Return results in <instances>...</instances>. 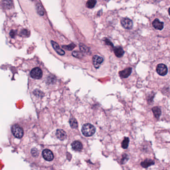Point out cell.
I'll list each match as a JSON object with an SVG mask.
<instances>
[{
    "instance_id": "obj_1",
    "label": "cell",
    "mask_w": 170,
    "mask_h": 170,
    "mask_svg": "<svg viewBox=\"0 0 170 170\" xmlns=\"http://www.w3.org/2000/svg\"><path fill=\"white\" fill-rule=\"evenodd\" d=\"M11 131L13 135L18 139L21 138L24 134L23 128L18 123H15L12 125Z\"/></svg>"
},
{
    "instance_id": "obj_2",
    "label": "cell",
    "mask_w": 170,
    "mask_h": 170,
    "mask_svg": "<svg viewBox=\"0 0 170 170\" xmlns=\"http://www.w3.org/2000/svg\"><path fill=\"white\" fill-rule=\"evenodd\" d=\"M96 128L94 126L89 123H86L82 126V132L83 135L86 137L92 136L95 134Z\"/></svg>"
},
{
    "instance_id": "obj_3",
    "label": "cell",
    "mask_w": 170,
    "mask_h": 170,
    "mask_svg": "<svg viewBox=\"0 0 170 170\" xmlns=\"http://www.w3.org/2000/svg\"><path fill=\"white\" fill-rule=\"evenodd\" d=\"M30 77L34 79H40L42 77V71L39 67L33 68L30 72Z\"/></svg>"
},
{
    "instance_id": "obj_4",
    "label": "cell",
    "mask_w": 170,
    "mask_h": 170,
    "mask_svg": "<svg viewBox=\"0 0 170 170\" xmlns=\"http://www.w3.org/2000/svg\"><path fill=\"white\" fill-rule=\"evenodd\" d=\"M156 71L160 76H165L168 73L167 67L164 64H159L156 67Z\"/></svg>"
},
{
    "instance_id": "obj_5",
    "label": "cell",
    "mask_w": 170,
    "mask_h": 170,
    "mask_svg": "<svg viewBox=\"0 0 170 170\" xmlns=\"http://www.w3.org/2000/svg\"><path fill=\"white\" fill-rule=\"evenodd\" d=\"M121 24L122 26L124 28L130 29L132 28L133 27V22L132 21L128 18H123L121 20Z\"/></svg>"
},
{
    "instance_id": "obj_6",
    "label": "cell",
    "mask_w": 170,
    "mask_h": 170,
    "mask_svg": "<svg viewBox=\"0 0 170 170\" xmlns=\"http://www.w3.org/2000/svg\"><path fill=\"white\" fill-rule=\"evenodd\" d=\"M42 156L46 161H51L53 160V154L49 149H45L43 151Z\"/></svg>"
},
{
    "instance_id": "obj_7",
    "label": "cell",
    "mask_w": 170,
    "mask_h": 170,
    "mask_svg": "<svg viewBox=\"0 0 170 170\" xmlns=\"http://www.w3.org/2000/svg\"><path fill=\"white\" fill-rule=\"evenodd\" d=\"M103 61V58L99 56L98 55H95L93 58V65L96 68H98Z\"/></svg>"
},
{
    "instance_id": "obj_8",
    "label": "cell",
    "mask_w": 170,
    "mask_h": 170,
    "mask_svg": "<svg viewBox=\"0 0 170 170\" xmlns=\"http://www.w3.org/2000/svg\"><path fill=\"white\" fill-rule=\"evenodd\" d=\"M152 26L156 29L161 30L164 27V23L159 19H155L152 22Z\"/></svg>"
},
{
    "instance_id": "obj_9",
    "label": "cell",
    "mask_w": 170,
    "mask_h": 170,
    "mask_svg": "<svg viewBox=\"0 0 170 170\" xmlns=\"http://www.w3.org/2000/svg\"><path fill=\"white\" fill-rule=\"evenodd\" d=\"M72 149L76 151H80L83 149V145L79 141H75L71 144Z\"/></svg>"
},
{
    "instance_id": "obj_10",
    "label": "cell",
    "mask_w": 170,
    "mask_h": 170,
    "mask_svg": "<svg viewBox=\"0 0 170 170\" xmlns=\"http://www.w3.org/2000/svg\"><path fill=\"white\" fill-rule=\"evenodd\" d=\"M131 72H132V68H127L119 72V74L121 78H126L131 74Z\"/></svg>"
},
{
    "instance_id": "obj_11",
    "label": "cell",
    "mask_w": 170,
    "mask_h": 170,
    "mask_svg": "<svg viewBox=\"0 0 170 170\" xmlns=\"http://www.w3.org/2000/svg\"><path fill=\"white\" fill-rule=\"evenodd\" d=\"M56 135L57 137L60 140H64L67 138V134L66 132L62 129L57 130Z\"/></svg>"
},
{
    "instance_id": "obj_12",
    "label": "cell",
    "mask_w": 170,
    "mask_h": 170,
    "mask_svg": "<svg viewBox=\"0 0 170 170\" xmlns=\"http://www.w3.org/2000/svg\"><path fill=\"white\" fill-rule=\"evenodd\" d=\"M51 43L52 44L54 49H55V50L56 51V52L57 53L60 55H64L65 54L64 51L60 48L58 44H57L56 42H55V41H53L52 40L51 41Z\"/></svg>"
},
{
    "instance_id": "obj_13",
    "label": "cell",
    "mask_w": 170,
    "mask_h": 170,
    "mask_svg": "<svg viewBox=\"0 0 170 170\" xmlns=\"http://www.w3.org/2000/svg\"><path fill=\"white\" fill-rule=\"evenodd\" d=\"M114 52L117 57H121L124 53V51L121 47H116L114 49Z\"/></svg>"
},
{
    "instance_id": "obj_14",
    "label": "cell",
    "mask_w": 170,
    "mask_h": 170,
    "mask_svg": "<svg viewBox=\"0 0 170 170\" xmlns=\"http://www.w3.org/2000/svg\"><path fill=\"white\" fill-rule=\"evenodd\" d=\"M152 110L154 116L157 119L159 118L161 115V110L160 108L158 107H155L152 108Z\"/></svg>"
},
{
    "instance_id": "obj_15",
    "label": "cell",
    "mask_w": 170,
    "mask_h": 170,
    "mask_svg": "<svg viewBox=\"0 0 170 170\" xmlns=\"http://www.w3.org/2000/svg\"><path fill=\"white\" fill-rule=\"evenodd\" d=\"M154 164V162L151 160H149V159H146L145 160L142 162L141 164V165L143 167V168H148V167L152 166Z\"/></svg>"
},
{
    "instance_id": "obj_16",
    "label": "cell",
    "mask_w": 170,
    "mask_h": 170,
    "mask_svg": "<svg viewBox=\"0 0 170 170\" xmlns=\"http://www.w3.org/2000/svg\"><path fill=\"white\" fill-rule=\"evenodd\" d=\"M36 9L37 10V12L38 15H39L41 16H43L44 14V9L42 7V6L39 4L37 3L36 5Z\"/></svg>"
},
{
    "instance_id": "obj_17",
    "label": "cell",
    "mask_w": 170,
    "mask_h": 170,
    "mask_svg": "<svg viewBox=\"0 0 170 170\" xmlns=\"http://www.w3.org/2000/svg\"><path fill=\"white\" fill-rule=\"evenodd\" d=\"M96 3H97L96 0H88V2H87L86 6L88 8L92 9L95 6Z\"/></svg>"
},
{
    "instance_id": "obj_18",
    "label": "cell",
    "mask_w": 170,
    "mask_h": 170,
    "mask_svg": "<svg viewBox=\"0 0 170 170\" xmlns=\"http://www.w3.org/2000/svg\"><path fill=\"white\" fill-rule=\"evenodd\" d=\"M70 124L72 128H76L78 127V122L76 119L74 118H72L69 121Z\"/></svg>"
},
{
    "instance_id": "obj_19",
    "label": "cell",
    "mask_w": 170,
    "mask_h": 170,
    "mask_svg": "<svg viewBox=\"0 0 170 170\" xmlns=\"http://www.w3.org/2000/svg\"><path fill=\"white\" fill-rule=\"evenodd\" d=\"M129 139L128 137H125L124 140H123L122 142L121 143V146L123 149H126L129 144Z\"/></svg>"
},
{
    "instance_id": "obj_20",
    "label": "cell",
    "mask_w": 170,
    "mask_h": 170,
    "mask_svg": "<svg viewBox=\"0 0 170 170\" xmlns=\"http://www.w3.org/2000/svg\"><path fill=\"white\" fill-rule=\"evenodd\" d=\"M75 47H76V45L74 44V43H71V44L68 45H63V46H62V47L63 48H64V49H65L67 50H70V51L73 50Z\"/></svg>"
},
{
    "instance_id": "obj_21",
    "label": "cell",
    "mask_w": 170,
    "mask_h": 170,
    "mask_svg": "<svg viewBox=\"0 0 170 170\" xmlns=\"http://www.w3.org/2000/svg\"><path fill=\"white\" fill-rule=\"evenodd\" d=\"M3 3L4 6L7 8H10L12 6L11 0H3Z\"/></svg>"
},
{
    "instance_id": "obj_22",
    "label": "cell",
    "mask_w": 170,
    "mask_h": 170,
    "mask_svg": "<svg viewBox=\"0 0 170 170\" xmlns=\"http://www.w3.org/2000/svg\"><path fill=\"white\" fill-rule=\"evenodd\" d=\"M31 153L32 155L35 157H37L39 155V152H38V150L36 148H32V150H31Z\"/></svg>"
},
{
    "instance_id": "obj_23",
    "label": "cell",
    "mask_w": 170,
    "mask_h": 170,
    "mask_svg": "<svg viewBox=\"0 0 170 170\" xmlns=\"http://www.w3.org/2000/svg\"><path fill=\"white\" fill-rule=\"evenodd\" d=\"M129 158H128V156L127 154H123V156H122V159H121V164H124L127 161H128Z\"/></svg>"
},
{
    "instance_id": "obj_24",
    "label": "cell",
    "mask_w": 170,
    "mask_h": 170,
    "mask_svg": "<svg viewBox=\"0 0 170 170\" xmlns=\"http://www.w3.org/2000/svg\"><path fill=\"white\" fill-rule=\"evenodd\" d=\"M72 55H73V56H74V57H75L76 58H80L82 56V54L78 51H74L72 53Z\"/></svg>"
},
{
    "instance_id": "obj_25",
    "label": "cell",
    "mask_w": 170,
    "mask_h": 170,
    "mask_svg": "<svg viewBox=\"0 0 170 170\" xmlns=\"http://www.w3.org/2000/svg\"><path fill=\"white\" fill-rule=\"evenodd\" d=\"M169 15L170 16V8L169 9Z\"/></svg>"
}]
</instances>
